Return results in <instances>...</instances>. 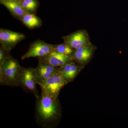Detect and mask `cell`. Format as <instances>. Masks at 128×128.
Listing matches in <instances>:
<instances>
[{
    "mask_svg": "<svg viewBox=\"0 0 128 128\" xmlns=\"http://www.w3.org/2000/svg\"><path fill=\"white\" fill-rule=\"evenodd\" d=\"M62 116V109L58 97L41 91L36 98L34 119L37 124L43 128H55Z\"/></svg>",
    "mask_w": 128,
    "mask_h": 128,
    "instance_id": "obj_1",
    "label": "cell"
},
{
    "mask_svg": "<svg viewBox=\"0 0 128 128\" xmlns=\"http://www.w3.org/2000/svg\"><path fill=\"white\" fill-rule=\"evenodd\" d=\"M74 51V49L64 43L57 45L54 44V52L66 55H72Z\"/></svg>",
    "mask_w": 128,
    "mask_h": 128,
    "instance_id": "obj_15",
    "label": "cell"
},
{
    "mask_svg": "<svg viewBox=\"0 0 128 128\" xmlns=\"http://www.w3.org/2000/svg\"><path fill=\"white\" fill-rule=\"evenodd\" d=\"M10 51L0 47V64L3 62L5 60L12 57Z\"/></svg>",
    "mask_w": 128,
    "mask_h": 128,
    "instance_id": "obj_16",
    "label": "cell"
},
{
    "mask_svg": "<svg viewBox=\"0 0 128 128\" xmlns=\"http://www.w3.org/2000/svg\"><path fill=\"white\" fill-rule=\"evenodd\" d=\"M68 83L62 76L60 68L57 72L39 85L41 91L55 97H58L60 90Z\"/></svg>",
    "mask_w": 128,
    "mask_h": 128,
    "instance_id": "obj_4",
    "label": "cell"
},
{
    "mask_svg": "<svg viewBox=\"0 0 128 128\" xmlns=\"http://www.w3.org/2000/svg\"><path fill=\"white\" fill-rule=\"evenodd\" d=\"M0 2L2 4L7 8L13 16L19 20L26 13L18 2L8 1L6 0H0Z\"/></svg>",
    "mask_w": 128,
    "mask_h": 128,
    "instance_id": "obj_12",
    "label": "cell"
},
{
    "mask_svg": "<svg viewBox=\"0 0 128 128\" xmlns=\"http://www.w3.org/2000/svg\"><path fill=\"white\" fill-rule=\"evenodd\" d=\"M18 2L26 12L35 14L38 6L36 0H20Z\"/></svg>",
    "mask_w": 128,
    "mask_h": 128,
    "instance_id": "obj_14",
    "label": "cell"
},
{
    "mask_svg": "<svg viewBox=\"0 0 128 128\" xmlns=\"http://www.w3.org/2000/svg\"><path fill=\"white\" fill-rule=\"evenodd\" d=\"M38 79L36 68L22 66L17 82L16 86H19L27 93L33 94L36 98H39V92L36 87Z\"/></svg>",
    "mask_w": 128,
    "mask_h": 128,
    "instance_id": "obj_3",
    "label": "cell"
},
{
    "mask_svg": "<svg viewBox=\"0 0 128 128\" xmlns=\"http://www.w3.org/2000/svg\"><path fill=\"white\" fill-rule=\"evenodd\" d=\"M25 38L23 34L2 28L0 29L1 47L9 51H10Z\"/></svg>",
    "mask_w": 128,
    "mask_h": 128,
    "instance_id": "obj_6",
    "label": "cell"
},
{
    "mask_svg": "<svg viewBox=\"0 0 128 128\" xmlns=\"http://www.w3.org/2000/svg\"><path fill=\"white\" fill-rule=\"evenodd\" d=\"M93 50L92 44L74 50L72 54L73 61L80 64H85L90 58Z\"/></svg>",
    "mask_w": 128,
    "mask_h": 128,
    "instance_id": "obj_11",
    "label": "cell"
},
{
    "mask_svg": "<svg viewBox=\"0 0 128 128\" xmlns=\"http://www.w3.org/2000/svg\"><path fill=\"white\" fill-rule=\"evenodd\" d=\"M64 43L74 50L90 45L89 34L86 30H80L62 37Z\"/></svg>",
    "mask_w": 128,
    "mask_h": 128,
    "instance_id": "obj_7",
    "label": "cell"
},
{
    "mask_svg": "<svg viewBox=\"0 0 128 128\" xmlns=\"http://www.w3.org/2000/svg\"><path fill=\"white\" fill-rule=\"evenodd\" d=\"M6 1L10 2H19L20 0H6Z\"/></svg>",
    "mask_w": 128,
    "mask_h": 128,
    "instance_id": "obj_17",
    "label": "cell"
},
{
    "mask_svg": "<svg viewBox=\"0 0 128 128\" xmlns=\"http://www.w3.org/2000/svg\"><path fill=\"white\" fill-rule=\"evenodd\" d=\"M21 67L18 60L12 56L0 64V85L16 86Z\"/></svg>",
    "mask_w": 128,
    "mask_h": 128,
    "instance_id": "obj_2",
    "label": "cell"
},
{
    "mask_svg": "<svg viewBox=\"0 0 128 128\" xmlns=\"http://www.w3.org/2000/svg\"><path fill=\"white\" fill-rule=\"evenodd\" d=\"M53 52L54 44L38 40L30 44L28 50L22 57V59L25 60L30 57L41 58L46 57Z\"/></svg>",
    "mask_w": 128,
    "mask_h": 128,
    "instance_id": "obj_5",
    "label": "cell"
},
{
    "mask_svg": "<svg viewBox=\"0 0 128 128\" xmlns=\"http://www.w3.org/2000/svg\"><path fill=\"white\" fill-rule=\"evenodd\" d=\"M82 66L74 61L68 62L60 67V71L67 82L72 81L81 70Z\"/></svg>",
    "mask_w": 128,
    "mask_h": 128,
    "instance_id": "obj_10",
    "label": "cell"
},
{
    "mask_svg": "<svg viewBox=\"0 0 128 128\" xmlns=\"http://www.w3.org/2000/svg\"><path fill=\"white\" fill-rule=\"evenodd\" d=\"M38 61L36 71L38 84L39 85L57 72L60 67L53 66L39 59Z\"/></svg>",
    "mask_w": 128,
    "mask_h": 128,
    "instance_id": "obj_8",
    "label": "cell"
},
{
    "mask_svg": "<svg viewBox=\"0 0 128 128\" xmlns=\"http://www.w3.org/2000/svg\"><path fill=\"white\" fill-rule=\"evenodd\" d=\"M38 59L50 64L53 66L62 67L68 62L73 61L72 55L53 52L46 57Z\"/></svg>",
    "mask_w": 128,
    "mask_h": 128,
    "instance_id": "obj_9",
    "label": "cell"
},
{
    "mask_svg": "<svg viewBox=\"0 0 128 128\" xmlns=\"http://www.w3.org/2000/svg\"><path fill=\"white\" fill-rule=\"evenodd\" d=\"M19 20L30 29L38 28L42 25L41 19L34 13L26 12L20 18Z\"/></svg>",
    "mask_w": 128,
    "mask_h": 128,
    "instance_id": "obj_13",
    "label": "cell"
}]
</instances>
